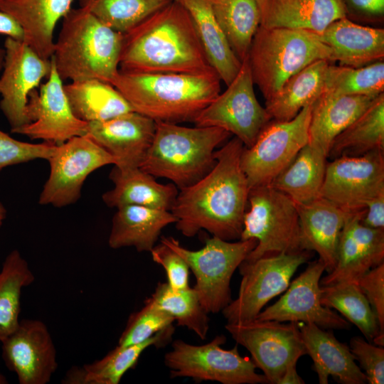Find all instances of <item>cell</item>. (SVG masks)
I'll return each mask as SVG.
<instances>
[{"label": "cell", "mask_w": 384, "mask_h": 384, "mask_svg": "<svg viewBox=\"0 0 384 384\" xmlns=\"http://www.w3.org/2000/svg\"><path fill=\"white\" fill-rule=\"evenodd\" d=\"M244 147L234 137L215 151V164L208 174L180 188L170 211L184 236L206 230L225 240L240 239L250 191L240 164Z\"/></svg>", "instance_id": "6da1fadb"}, {"label": "cell", "mask_w": 384, "mask_h": 384, "mask_svg": "<svg viewBox=\"0 0 384 384\" xmlns=\"http://www.w3.org/2000/svg\"><path fill=\"white\" fill-rule=\"evenodd\" d=\"M119 70L144 73L215 72L189 13L177 0L123 33Z\"/></svg>", "instance_id": "7a4b0ae2"}, {"label": "cell", "mask_w": 384, "mask_h": 384, "mask_svg": "<svg viewBox=\"0 0 384 384\" xmlns=\"http://www.w3.org/2000/svg\"><path fill=\"white\" fill-rule=\"evenodd\" d=\"M215 72L203 74L119 72L112 81L134 111L155 122H193L220 92Z\"/></svg>", "instance_id": "3957f363"}, {"label": "cell", "mask_w": 384, "mask_h": 384, "mask_svg": "<svg viewBox=\"0 0 384 384\" xmlns=\"http://www.w3.org/2000/svg\"><path fill=\"white\" fill-rule=\"evenodd\" d=\"M123 33L87 9H71L63 18L51 60L63 81L97 79L111 84L119 70Z\"/></svg>", "instance_id": "277c9868"}, {"label": "cell", "mask_w": 384, "mask_h": 384, "mask_svg": "<svg viewBox=\"0 0 384 384\" xmlns=\"http://www.w3.org/2000/svg\"><path fill=\"white\" fill-rule=\"evenodd\" d=\"M230 134L215 127H188L156 122L153 140L139 167L179 188L203 178L215 164V148Z\"/></svg>", "instance_id": "5b68a950"}, {"label": "cell", "mask_w": 384, "mask_h": 384, "mask_svg": "<svg viewBox=\"0 0 384 384\" xmlns=\"http://www.w3.org/2000/svg\"><path fill=\"white\" fill-rule=\"evenodd\" d=\"M247 60L254 85L265 100L293 75L320 60L332 62V50L312 32L259 26Z\"/></svg>", "instance_id": "8992f818"}, {"label": "cell", "mask_w": 384, "mask_h": 384, "mask_svg": "<svg viewBox=\"0 0 384 384\" xmlns=\"http://www.w3.org/2000/svg\"><path fill=\"white\" fill-rule=\"evenodd\" d=\"M161 242L182 257L193 272V288L208 314L222 311L232 301V276L257 245L255 239L230 242L215 236L206 239L198 250L183 247L172 237H162Z\"/></svg>", "instance_id": "52a82bcc"}, {"label": "cell", "mask_w": 384, "mask_h": 384, "mask_svg": "<svg viewBox=\"0 0 384 384\" xmlns=\"http://www.w3.org/2000/svg\"><path fill=\"white\" fill-rule=\"evenodd\" d=\"M247 203L240 240L255 239L257 245L245 260L302 250L297 205L288 196L260 186L250 189Z\"/></svg>", "instance_id": "ba28073f"}, {"label": "cell", "mask_w": 384, "mask_h": 384, "mask_svg": "<svg viewBox=\"0 0 384 384\" xmlns=\"http://www.w3.org/2000/svg\"><path fill=\"white\" fill-rule=\"evenodd\" d=\"M225 341L224 335H218L203 345L190 344L181 339L174 341L171 349L164 357L170 377L223 384L267 383L264 375L256 372L252 358L242 356L237 346L231 349L223 348Z\"/></svg>", "instance_id": "9c48e42d"}, {"label": "cell", "mask_w": 384, "mask_h": 384, "mask_svg": "<svg viewBox=\"0 0 384 384\" xmlns=\"http://www.w3.org/2000/svg\"><path fill=\"white\" fill-rule=\"evenodd\" d=\"M310 258L311 251L300 250L244 260L239 266L238 295L222 310L228 323L255 319L267 302L286 291L298 267Z\"/></svg>", "instance_id": "30bf717a"}, {"label": "cell", "mask_w": 384, "mask_h": 384, "mask_svg": "<svg viewBox=\"0 0 384 384\" xmlns=\"http://www.w3.org/2000/svg\"><path fill=\"white\" fill-rule=\"evenodd\" d=\"M311 105L290 120H270L254 144L244 147L240 164L250 189L270 184L308 144Z\"/></svg>", "instance_id": "8fae6325"}, {"label": "cell", "mask_w": 384, "mask_h": 384, "mask_svg": "<svg viewBox=\"0 0 384 384\" xmlns=\"http://www.w3.org/2000/svg\"><path fill=\"white\" fill-rule=\"evenodd\" d=\"M272 120L254 91L247 57L227 89L213 100L195 118L197 127H215L251 146L262 129Z\"/></svg>", "instance_id": "7c38bea8"}, {"label": "cell", "mask_w": 384, "mask_h": 384, "mask_svg": "<svg viewBox=\"0 0 384 384\" xmlns=\"http://www.w3.org/2000/svg\"><path fill=\"white\" fill-rule=\"evenodd\" d=\"M47 161L50 174L38 203L57 208L75 203L90 174L115 164L112 156L87 135L74 137L56 145Z\"/></svg>", "instance_id": "4fadbf2b"}, {"label": "cell", "mask_w": 384, "mask_h": 384, "mask_svg": "<svg viewBox=\"0 0 384 384\" xmlns=\"http://www.w3.org/2000/svg\"><path fill=\"white\" fill-rule=\"evenodd\" d=\"M225 329L237 343L251 354L267 383L279 384L287 367L306 354L297 323L257 319L241 323H227Z\"/></svg>", "instance_id": "5bb4252c"}, {"label": "cell", "mask_w": 384, "mask_h": 384, "mask_svg": "<svg viewBox=\"0 0 384 384\" xmlns=\"http://www.w3.org/2000/svg\"><path fill=\"white\" fill-rule=\"evenodd\" d=\"M384 195L383 151L340 156L327 162L320 196L349 212Z\"/></svg>", "instance_id": "9a60e30c"}, {"label": "cell", "mask_w": 384, "mask_h": 384, "mask_svg": "<svg viewBox=\"0 0 384 384\" xmlns=\"http://www.w3.org/2000/svg\"><path fill=\"white\" fill-rule=\"evenodd\" d=\"M26 114L28 123L11 133L55 145L86 134L87 122L74 114L53 62L46 82L29 94Z\"/></svg>", "instance_id": "2e32d148"}, {"label": "cell", "mask_w": 384, "mask_h": 384, "mask_svg": "<svg viewBox=\"0 0 384 384\" xmlns=\"http://www.w3.org/2000/svg\"><path fill=\"white\" fill-rule=\"evenodd\" d=\"M4 48L0 109L12 130L28 123L26 109L29 94L48 76L52 61L40 57L23 41L6 37Z\"/></svg>", "instance_id": "e0dca14e"}, {"label": "cell", "mask_w": 384, "mask_h": 384, "mask_svg": "<svg viewBox=\"0 0 384 384\" xmlns=\"http://www.w3.org/2000/svg\"><path fill=\"white\" fill-rule=\"evenodd\" d=\"M1 343V356L19 384H47L58 368L57 351L46 324L23 319Z\"/></svg>", "instance_id": "ac0fdd59"}, {"label": "cell", "mask_w": 384, "mask_h": 384, "mask_svg": "<svg viewBox=\"0 0 384 384\" xmlns=\"http://www.w3.org/2000/svg\"><path fill=\"white\" fill-rule=\"evenodd\" d=\"M326 270L319 259L294 279L285 294L261 311L255 319L294 323H312L324 329H347L349 323L321 302L320 280Z\"/></svg>", "instance_id": "d6986e66"}, {"label": "cell", "mask_w": 384, "mask_h": 384, "mask_svg": "<svg viewBox=\"0 0 384 384\" xmlns=\"http://www.w3.org/2000/svg\"><path fill=\"white\" fill-rule=\"evenodd\" d=\"M156 122L135 111L113 118L88 122L86 134L115 160L114 166L139 167L149 148Z\"/></svg>", "instance_id": "ffe728a7"}, {"label": "cell", "mask_w": 384, "mask_h": 384, "mask_svg": "<svg viewBox=\"0 0 384 384\" xmlns=\"http://www.w3.org/2000/svg\"><path fill=\"white\" fill-rule=\"evenodd\" d=\"M365 209L353 213L341 231L334 268L321 280L329 285L356 282L384 260V230L363 225L361 219Z\"/></svg>", "instance_id": "44dd1931"}, {"label": "cell", "mask_w": 384, "mask_h": 384, "mask_svg": "<svg viewBox=\"0 0 384 384\" xmlns=\"http://www.w3.org/2000/svg\"><path fill=\"white\" fill-rule=\"evenodd\" d=\"M297 209L301 249L316 252L326 271L331 272L336 265L341 231L353 213L321 196L297 205Z\"/></svg>", "instance_id": "7402d4cb"}, {"label": "cell", "mask_w": 384, "mask_h": 384, "mask_svg": "<svg viewBox=\"0 0 384 384\" xmlns=\"http://www.w3.org/2000/svg\"><path fill=\"white\" fill-rule=\"evenodd\" d=\"M260 26L315 33L332 22L347 17L345 0H257Z\"/></svg>", "instance_id": "603a6c76"}, {"label": "cell", "mask_w": 384, "mask_h": 384, "mask_svg": "<svg viewBox=\"0 0 384 384\" xmlns=\"http://www.w3.org/2000/svg\"><path fill=\"white\" fill-rule=\"evenodd\" d=\"M297 324L320 384H327L329 376L343 384L367 383L350 348L340 342L332 332L312 323Z\"/></svg>", "instance_id": "cb8c5ba5"}, {"label": "cell", "mask_w": 384, "mask_h": 384, "mask_svg": "<svg viewBox=\"0 0 384 384\" xmlns=\"http://www.w3.org/2000/svg\"><path fill=\"white\" fill-rule=\"evenodd\" d=\"M73 0H0V10L21 26L23 41L40 57L51 59L58 22L72 9Z\"/></svg>", "instance_id": "d4e9b609"}, {"label": "cell", "mask_w": 384, "mask_h": 384, "mask_svg": "<svg viewBox=\"0 0 384 384\" xmlns=\"http://www.w3.org/2000/svg\"><path fill=\"white\" fill-rule=\"evenodd\" d=\"M332 50V62L361 67L383 60L384 30L364 26L346 18L329 24L322 32L313 33Z\"/></svg>", "instance_id": "484cf974"}, {"label": "cell", "mask_w": 384, "mask_h": 384, "mask_svg": "<svg viewBox=\"0 0 384 384\" xmlns=\"http://www.w3.org/2000/svg\"><path fill=\"white\" fill-rule=\"evenodd\" d=\"M375 97L324 92L311 105L308 144L328 156L336 137L361 114Z\"/></svg>", "instance_id": "4316f807"}, {"label": "cell", "mask_w": 384, "mask_h": 384, "mask_svg": "<svg viewBox=\"0 0 384 384\" xmlns=\"http://www.w3.org/2000/svg\"><path fill=\"white\" fill-rule=\"evenodd\" d=\"M114 188L102 196L109 207L134 205L170 210L178 194L174 183L162 184L139 167L118 168L110 174Z\"/></svg>", "instance_id": "83f0119b"}, {"label": "cell", "mask_w": 384, "mask_h": 384, "mask_svg": "<svg viewBox=\"0 0 384 384\" xmlns=\"http://www.w3.org/2000/svg\"><path fill=\"white\" fill-rule=\"evenodd\" d=\"M117 209L108 238V245L112 249L134 247L139 252H150L161 230L177 221L167 210L134 205Z\"/></svg>", "instance_id": "f1b7e54d"}, {"label": "cell", "mask_w": 384, "mask_h": 384, "mask_svg": "<svg viewBox=\"0 0 384 384\" xmlns=\"http://www.w3.org/2000/svg\"><path fill=\"white\" fill-rule=\"evenodd\" d=\"M189 13L196 33L213 69L226 85L240 70L242 62L231 49L212 9L210 0H177Z\"/></svg>", "instance_id": "f546056e"}, {"label": "cell", "mask_w": 384, "mask_h": 384, "mask_svg": "<svg viewBox=\"0 0 384 384\" xmlns=\"http://www.w3.org/2000/svg\"><path fill=\"white\" fill-rule=\"evenodd\" d=\"M330 62L316 60L290 77L265 102L271 119L288 121L306 105L312 104L324 90V76Z\"/></svg>", "instance_id": "4dcf8cb0"}, {"label": "cell", "mask_w": 384, "mask_h": 384, "mask_svg": "<svg viewBox=\"0 0 384 384\" xmlns=\"http://www.w3.org/2000/svg\"><path fill=\"white\" fill-rule=\"evenodd\" d=\"M327 158L322 151L306 144L269 185L297 205L309 203L320 196Z\"/></svg>", "instance_id": "1f68e13d"}, {"label": "cell", "mask_w": 384, "mask_h": 384, "mask_svg": "<svg viewBox=\"0 0 384 384\" xmlns=\"http://www.w3.org/2000/svg\"><path fill=\"white\" fill-rule=\"evenodd\" d=\"M64 90L74 114L87 123L134 111L114 86L100 80L73 81Z\"/></svg>", "instance_id": "d6a6232c"}, {"label": "cell", "mask_w": 384, "mask_h": 384, "mask_svg": "<svg viewBox=\"0 0 384 384\" xmlns=\"http://www.w3.org/2000/svg\"><path fill=\"white\" fill-rule=\"evenodd\" d=\"M384 149V93L334 139L328 158L358 156Z\"/></svg>", "instance_id": "836d02e7"}, {"label": "cell", "mask_w": 384, "mask_h": 384, "mask_svg": "<svg viewBox=\"0 0 384 384\" xmlns=\"http://www.w3.org/2000/svg\"><path fill=\"white\" fill-rule=\"evenodd\" d=\"M321 302L335 309L356 325L368 341L384 345L377 318L356 282H342L321 287Z\"/></svg>", "instance_id": "e575fe53"}, {"label": "cell", "mask_w": 384, "mask_h": 384, "mask_svg": "<svg viewBox=\"0 0 384 384\" xmlns=\"http://www.w3.org/2000/svg\"><path fill=\"white\" fill-rule=\"evenodd\" d=\"M214 16L238 58L248 55L260 26L257 0H210Z\"/></svg>", "instance_id": "d590c367"}, {"label": "cell", "mask_w": 384, "mask_h": 384, "mask_svg": "<svg viewBox=\"0 0 384 384\" xmlns=\"http://www.w3.org/2000/svg\"><path fill=\"white\" fill-rule=\"evenodd\" d=\"M34 280L26 259L18 250H12L0 270V342L17 327L22 290Z\"/></svg>", "instance_id": "8d00e7d4"}, {"label": "cell", "mask_w": 384, "mask_h": 384, "mask_svg": "<svg viewBox=\"0 0 384 384\" xmlns=\"http://www.w3.org/2000/svg\"><path fill=\"white\" fill-rule=\"evenodd\" d=\"M174 331L171 326L143 343L117 345L101 359L83 365L85 384H118L124 375L134 368L146 349L151 346H166L171 341Z\"/></svg>", "instance_id": "74e56055"}, {"label": "cell", "mask_w": 384, "mask_h": 384, "mask_svg": "<svg viewBox=\"0 0 384 384\" xmlns=\"http://www.w3.org/2000/svg\"><path fill=\"white\" fill-rule=\"evenodd\" d=\"M146 300L170 314L178 326L193 331L202 340L206 338L210 327L208 313L193 287L174 289L167 282H159Z\"/></svg>", "instance_id": "f35d334b"}, {"label": "cell", "mask_w": 384, "mask_h": 384, "mask_svg": "<svg viewBox=\"0 0 384 384\" xmlns=\"http://www.w3.org/2000/svg\"><path fill=\"white\" fill-rule=\"evenodd\" d=\"M384 91V62L361 67L329 64L324 92L338 95L376 97Z\"/></svg>", "instance_id": "ab89813d"}, {"label": "cell", "mask_w": 384, "mask_h": 384, "mask_svg": "<svg viewBox=\"0 0 384 384\" xmlns=\"http://www.w3.org/2000/svg\"><path fill=\"white\" fill-rule=\"evenodd\" d=\"M173 0H78L112 29L124 33Z\"/></svg>", "instance_id": "60d3db41"}, {"label": "cell", "mask_w": 384, "mask_h": 384, "mask_svg": "<svg viewBox=\"0 0 384 384\" xmlns=\"http://www.w3.org/2000/svg\"><path fill=\"white\" fill-rule=\"evenodd\" d=\"M174 321L170 314L145 300L143 308L129 317L118 340V345L143 343L158 332L173 326Z\"/></svg>", "instance_id": "b9f144b4"}, {"label": "cell", "mask_w": 384, "mask_h": 384, "mask_svg": "<svg viewBox=\"0 0 384 384\" xmlns=\"http://www.w3.org/2000/svg\"><path fill=\"white\" fill-rule=\"evenodd\" d=\"M55 147V144L50 142L33 144L21 142L0 130V171L36 159L48 160Z\"/></svg>", "instance_id": "7bdbcfd3"}, {"label": "cell", "mask_w": 384, "mask_h": 384, "mask_svg": "<svg viewBox=\"0 0 384 384\" xmlns=\"http://www.w3.org/2000/svg\"><path fill=\"white\" fill-rule=\"evenodd\" d=\"M350 350L356 360L365 370L367 383L383 384L384 383V349L383 346H374L363 338L355 336L350 341Z\"/></svg>", "instance_id": "ee69618b"}, {"label": "cell", "mask_w": 384, "mask_h": 384, "mask_svg": "<svg viewBox=\"0 0 384 384\" xmlns=\"http://www.w3.org/2000/svg\"><path fill=\"white\" fill-rule=\"evenodd\" d=\"M150 252L153 261L164 269L171 288L182 289L189 287L190 269L182 257L162 242L155 245Z\"/></svg>", "instance_id": "f6af8a7d"}, {"label": "cell", "mask_w": 384, "mask_h": 384, "mask_svg": "<svg viewBox=\"0 0 384 384\" xmlns=\"http://www.w3.org/2000/svg\"><path fill=\"white\" fill-rule=\"evenodd\" d=\"M367 298L384 336V262L372 268L356 281Z\"/></svg>", "instance_id": "bcb514c9"}, {"label": "cell", "mask_w": 384, "mask_h": 384, "mask_svg": "<svg viewBox=\"0 0 384 384\" xmlns=\"http://www.w3.org/2000/svg\"><path fill=\"white\" fill-rule=\"evenodd\" d=\"M361 223L370 228L384 230V195L367 204Z\"/></svg>", "instance_id": "7dc6e473"}, {"label": "cell", "mask_w": 384, "mask_h": 384, "mask_svg": "<svg viewBox=\"0 0 384 384\" xmlns=\"http://www.w3.org/2000/svg\"><path fill=\"white\" fill-rule=\"evenodd\" d=\"M0 34L18 41L24 39L19 23L9 14L0 10Z\"/></svg>", "instance_id": "c3c4849f"}, {"label": "cell", "mask_w": 384, "mask_h": 384, "mask_svg": "<svg viewBox=\"0 0 384 384\" xmlns=\"http://www.w3.org/2000/svg\"><path fill=\"white\" fill-rule=\"evenodd\" d=\"M350 4L360 12L372 16H383L384 0H348Z\"/></svg>", "instance_id": "681fc988"}, {"label": "cell", "mask_w": 384, "mask_h": 384, "mask_svg": "<svg viewBox=\"0 0 384 384\" xmlns=\"http://www.w3.org/2000/svg\"><path fill=\"white\" fill-rule=\"evenodd\" d=\"M297 363H290L286 368L279 384H303L304 380L297 372Z\"/></svg>", "instance_id": "f907efd6"}, {"label": "cell", "mask_w": 384, "mask_h": 384, "mask_svg": "<svg viewBox=\"0 0 384 384\" xmlns=\"http://www.w3.org/2000/svg\"><path fill=\"white\" fill-rule=\"evenodd\" d=\"M7 215V210L4 205L0 202V228L2 226Z\"/></svg>", "instance_id": "816d5d0a"}, {"label": "cell", "mask_w": 384, "mask_h": 384, "mask_svg": "<svg viewBox=\"0 0 384 384\" xmlns=\"http://www.w3.org/2000/svg\"><path fill=\"white\" fill-rule=\"evenodd\" d=\"M4 48L0 47V71L2 70L4 59Z\"/></svg>", "instance_id": "f5cc1de1"}, {"label": "cell", "mask_w": 384, "mask_h": 384, "mask_svg": "<svg viewBox=\"0 0 384 384\" xmlns=\"http://www.w3.org/2000/svg\"><path fill=\"white\" fill-rule=\"evenodd\" d=\"M8 382H7L6 378L4 376V375L0 373V384H6Z\"/></svg>", "instance_id": "db71d44e"}]
</instances>
